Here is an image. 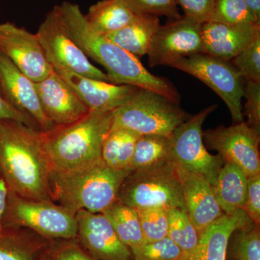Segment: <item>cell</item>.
<instances>
[{"label": "cell", "instance_id": "10", "mask_svg": "<svg viewBox=\"0 0 260 260\" xmlns=\"http://www.w3.org/2000/svg\"><path fill=\"white\" fill-rule=\"evenodd\" d=\"M218 105L210 106L191 116L174 130L172 138V160L176 165L200 174L214 185L223 159L210 154L203 139V124Z\"/></svg>", "mask_w": 260, "mask_h": 260}, {"label": "cell", "instance_id": "13", "mask_svg": "<svg viewBox=\"0 0 260 260\" xmlns=\"http://www.w3.org/2000/svg\"><path fill=\"white\" fill-rule=\"evenodd\" d=\"M0 51L34 83L54 71L37 34L9 22L0 24Z\"/></svg>", "mask_w": 260, "mask_h": 260}, {"label": "cell", "instance_id": "26", "mask_svg": "<svg viewBox=\"0 0 260 260\" xmlns=\"http://www.w3.org/2000/svg\"><path fill=\"white\" fill-rule=\"evenodd\" d=\"M140 136L129 129H111L103 143V161L116 170L130 169V162Z\"/></svg>", "mask_w": 260, "mask_h": 260}, {"label": "cell", "instance_id": "37", "mask_svg": "<svg viewBox=\"0 0 260 260\" xmlns=\"http://www.w3.org/2000/svg\"><path fill=\"white\" fill-rule=\"evenodd\" d=\"M243 210L256 225L259 226L260 174L248 178L247 196Z\"/></svg>", "mask_w": 260, "mask_h": 260}, {"label": "cell", "instance_id": "5", "mask_svg": "<svg viewBox=\"0 0 260 260\" xmlns=\"http://www.w3.org/2000/svg\"><path fill=\"white\" fill-rule=\"evenodd\" d=\"M191 116L169 98L140 88L131 100L112 111L111 129L122 128L140 135L171 137Z\"/></svg>", "mask_w": 260, "mask_h": 260}, {"label": "cell", "instance_id": "15", "mask_svg": "<svg viewBox=\"0 0 260 260\" xmlns=\"http://www.w3.org/2000/svg\"><path fill=\"white\" fill-rule=\"evenodd\" d=\"M78 237L82 246L98 260H134L131 250L121 242L103 213L81 210L75 214Z\"/></svg>", "mask_w": 260, "mask_h": 260}, {"label": "cell", "instance_id": "40", "mask_svg": "<svg viewBox=\"0 0 260 260\" xmlns=\"http://www.w3.org/2000/svg\"><path fill=\"white\" fill-rule=\"evenodd\" d=\"M8 188L6 183L0 174V225L3 215L6 209L7 202L8 198Z\"/></svg>", "mask_w": 260, "mask_h": 260}, {"label": "cell", "instance_id": "42", "mask_svg": "<svg viewBox=\"0 0 260 260\" xmlns=\"http://www.w3.org/2000/svg\"><path fill=\"white\" fill-rule=\"evenodd\" d=\"M178 260H189L188 259L187 255L186 254H184V255L182 256V257L180 258V259Z\"/></svg>", "mask_w": 260, "mask_h": 260}, {"label": "cell", "instance_id": "11", "mask_svg": "<svg viewBox=\"0 0 260 260\" xmlns=\"http://www.w3.org/2000/svg\"><path fill=\"white\" fill-rule=\"evenodd\" d=\"M259 133L245 121L203 132L204 144L224 161L240 168L247 178L260 174Z\"/></svg>", "mask_w": 260, "mask_h": 260}, {"label": "cell", "instance_id": "36", "mask_svg": "<svg viewBox=\"0 0 260 260\" xmlns=\"http://www.w3.org/2000/svg\"><path fill=\"white\" fill-rule=\"evenodd\" d=\"M176 3L184 10V15L201 24L209 21L213 13L214 0H176Z\"/></svg>", "mask_w": 260, "mask_h": 260}, {"label": "cell", "instance_id": "23", "mask_svg": "<svg viewBox=\"0 0 260 260\" xmlns=\"http://www.w3.org/2000/svg\"><path fill=\"white\" fill-rule=\"evenodd\" d=\"M38 235L22 228L0 226V260H41L48 244Z\"/></svg>", "mask_w": 260, "mask_h": 260}, {"label": "cell", "instance_id": "9", "mask_svg": "<svg viewBox=\"0 0 260 260\" xmlns=\"http://www.w3.org/2000/svg\"><path fill=\"white\" fill-rule=\"evenodd\" d=\"M169 66L192 75L218 94L229 108L234 124L244 121V80L229 60L209 54H196L175 59Z\"/></svg>", "mask_w": 260, "mask_h": 260}, {"label": "cell", "instance_id": "2", "mask_svg": "<svg viewBox=\"0 0 260 260\" xmlns=\"http://www.w3.org/2000/svg\"><path fill=\"white\" fill-rule=\"evenodd\" d=\"M59 7L75 42L85 55L105 68L109 83L151 90L180 103V95L170 80L152 74L140 59L94 32L78 5L64 2Z\"/></svg>", "mask_w": 260, "mask_h": 260}, {"label": "cell", "instance_id": "12", "mask_svg": "<svg viewBox=\"0 0 260 260\" xmlns=\"http://www.w3.org/2000/svg\"><path fill=\"white\" fill-rule=\"evenodd\" d=\"M202 25L194 19L183 15L160 25L147 54L149 66H169L179 58L204 54Z\"/></svg>", "mask_w": 260, "mask_h": 260}, {"label": "cell", "instance_id": "1", "mask_svg": "<svg viewBox=\"0 0 260 260\" xmlns=\"http://www.w3.org/2000/svg\"><path fill=\"white\" fill-rule=\"evenodd\" d=\"M51 172L41 131L14 119H0V174L8 190L24 199L53 202Z\"/></svg>", "mask_w": 260, "mask_h": 260}, {"label": "cell", "instance_id": "34", "mask_svg": "<svg viewBox=\"0 0 260 260\" xmlns=\"http://www.w3.org/2000/svg\"><path fill=\"white\" fill-rule=\"evenodd\" d=\"M136 14H148L167 17L177 20L182 15L179 13L176 0H124Z\"/></svg>", "mask_w": 260, "mask_h": 260}, {"label": "cell", "instance_id": "22", "mask_svg": "<svg viewBox=\"0 0 260 260\" xmlns=\"http://www.w3.org/2000/svg\"><path fill=\"white\" fill-rule=\"evenodd\" d=\"M213 188L224 213L231 215L243 210L247 196L248 178L240 168L232 162H224Z\"/></svg>", "mask_w": 260, "mask_h": 260}, {"label": "cell", "instance_id": "20", "mask_svg": "<svg viewBox=\"0 0 260 260\" xmlns=\"http://www.w3.org/2000/svg\"><path fill=\"white\" fill-rule=\"evenodd\" d=\"M250 220L243 210L231 215L223 214L200 235L198 247L192 254H188L189 260H226L232 234Z\"/></svg>", "mask_w": 260, "mask_h": 260}, {"label": "cell", "instance_id": "14", "mask_svg": "<svg viewBox=\"0 0 260 260\" xmlns=\"http://www.w3.org/2000/svg\"><path fill=\"white\" fill-rule=\"evenodd\" d=\"M0 95L15 110L28 116L42 132L54 126L43 112L35 83L0 51Z\"/></svg>", "mask_w": 260, "mask_h": 260}, {"label": "cell", "instance_id": "7", "mask_svg": "<svg viewBox=\"0 0 260 260\" xmlns=\"http://www.w3.org/2000/svg\"><path fill=\"white\" fill-rule=\"evenodd\" d=\"M2 227L27 228L45 239L72 240L78 237L75 214L51 201H32L8 191Z\"/></svg>", "mask_w": 260, "mask_h": 260}, {"label": "cell", "instance_id": "24", "mask_svg": "<svg viewBox=\"0 0 260 260\" xmlns=\"http://www.w3.org/2000/svg\"><path fill=\"white\" fill-rule=\"evenodd\" d=\"M137 15L124 0H102L89 8L85 18L94 32L104 37L124 28Z\"/></svg>", "mask_w": 260, "mask_h": 260}, {"label": "cell", "instance_id": "31", "mask_svg": "<svg viewBox=\"0 0 260 260\" xmlns=\"http://www.w3.org/2000/svg\"><path fill=\"white\" fill-rule=\"evenodd\" d=\"M232 255L237 260H260L259 226L250 220L236 231Z\"/></svg>", "mask_w": 260, "mask_h": 260}, {"label": "cell", "instance_id": "16", "mask_svg": "<svg viewBox=\"0 0 260 260\" xmlns=\"http://www.w3.org/2000/svg\"><path fill=\"white\" fill-rule=\"evenodd\" d=\"M35 88L43 112L55 126L72 124L90 112L74 89L54 70L35 83Z\"/></svg>", "mask_w": 260, "mask_h": 260}, {"label": "cell", "instance_id": "38", "mask_svg": "<svg viewBox=\"0 0 260 260\" xmlns=\"http://www.w3.org/2000/svg\"><path fill=\"white\" fill-rule=\"evenodd\" d=\"M52 260H98L79 244L65 242L51 250Z\"/></svg>", "mask_w": 260, "mask_h": 260}, {"label": "cell", "instance_id": "25", "mask_svg": "<svg viewBox=\"0 0 260 260\" xmlns=\"http://www.w3.org/2000/svg\"><path fill=\"white\" fill-rule=\"evenodd\" d=\"M109 220L118 237L131 250L136 251L145 241L138 211L116 200L102 213Z\"/></svg>", "mask_w": 260, "mask_h": 260}, {"label": "cell", "instance_id": "39", "mask_svg": "<svg viewBox=\"0 0 260 260\" xmlns=\"http://www.w3.org/2000/svg\"><path fill=\"white\" fill-rule=\"evenodd\" d=\"M0 119H14L38 130V126L34 121H32L28 116L24 115L10 107L1 95H0Z\"/></svg>", "mask_w": 260, "mask_h": 260}, {"label": "cell", "instance_id": "19", "mask_svg": "<svg viewBox=\"0 0 260 260\" xmlns=\"http://www.w3.org/2000/svg\"><path fill=\"white\" fill-rule=\"evenodd\" d=\"M260 25L206 22L202 25L204 54L230 60L249 44Z\"/></svg>", "mask_w": 260, "mask_h": 260}, {"label": "cell", "instance_id": "3", "mask_svg": "<svg viewBox=\"0 0 260 260\" xmlns=\"http://www.w3.org/2000/svg\"><path fill=\"white\" fill-rule=\"evenodd\" d=\"M112 124V112H89L67 125L41 131L52 170L71 172L102 160L103 143Z\"/></svg>", "mask_w": 260, "mask_h": 260}, {"label": "cell", "instance_id": "17", "mask_svg": "<svg viewBox=\"0 0 260 260\" xmlns=\"http://www.w3.org/2000/svg\"><path fill=\"white\" fill-rule=\"evenodd\" d=\"M56 73L74 89L90 112H112L131 100L140 89L133 85H115L92 79L70 72Z\"/></svg>", "mask_w": 260, "mask_h": 260}, {"label": "cell", "instance_id": "32", "mask_svg": "<svg viewBox=\"0 0 260 260\" xmlns=\"http://www.w3.org/2000/svg\"><path fill=\"white\" fill-rule=\"evenodd\" d=\"M145 242H153L167 237L168 212L162 207L136 209Z\"/></svg>", "mask_w": 260, "mask_h": 260}, {"label": "cell", "instance_id": "30", "mask_svg": "<svg viewBox=\"0 0 260 260\" xmlns=\"http://www.w3.org/2000/svg\"><path fill=\"white\" fill-rule=\"evenodd\" d=\"M232 59V64L243 80L260 83V30L249 44Z\"/></svg>", "mask_w": 260, "mask_h": 260}, {"label": "cell", "instance_id": "27", "mask_svg": "<svg viewBox=\"0 0 260 260\" xmlns=\"http://www.w3.org/2000/svg\"><path fill=\"white\" fill-rule=\"evenodd\" d=\"M169 160H172L171 137L140 135L135 145L129 169L131 170L145 169Z\"/></svg>", "mask_w": 260, "mask_h": 260}, {"label": "cell", "instance_id": "33", "mask_svg": "<svg viewBox=\"0 0 260 260\" xmlns=\"http://www.w3.org/2000/svg\"><path fill=\"white\" fill-rule=\"evenodd\" d=\"M133 255L134 260H178L184 253L170 238L166 237L153 242H145Z\"/></svg>", "mask_w": 260, "mask_h": 260}, {"label": "cell", "instance_id": "8", "mask_svg": "<svg viewBox=\"0 0 260 260\" xmlns=\"http://www.w3.org/2000/svg\"><path fill=\"white\" fill-rule=\"evenodd\" d=\"M37 35L54 71L70 72L109 83L107 74L90 62L88 56L75 42L59 5L48 13Z\"/></svg>", "mask_w": 260, "mask_h": 260}, {"label": "cell", "instance_id": "41", "mask_svg": "<svg viewBox=\"0 0 260 260\" xmlns=\"http://www.w3.org/2000/svg\"><path fill=\"white\" fill-rule=\"evenodd\" d=\"M249 10L260 22V0H244Z\"/></svg>", "mask_w": 260, "mask_h": 260}, {"label": "cell", "instance_id": "4", "mask_svg": "<svg viewBox=\"0 0 260 260\" xmlns=\"http://www.w3.org/2000/svg\"><path fill=\"white\" fill-rule=\"evenodd\" d=\"M132 171L116 170L103 160L71 172L52 170L51 200L75 215L81 210L102 213L117 200L121 184Z\"/></svg>", "mask_w": 260, "mask_h": 260}, {"label": "cell", "instance_id": "35", "mask_svg": "<svg viewBox=\"0 0 260 260\" xmlns=\"http://www.w3.org/2000/svg\"><path fill=\"white\" fill-rule=\"evenodd\" d=\"M244 96L246 102L243 116H247V124L260 133V83L246 82Z\"/></svg>", "mask_w": 260, "mask_h": 260}, {"label": "cell", "instance_id": "29", "mask_svg": "<svg viewBox=\"0 0 260 260\" xmlns=\"http://www.w3.org/2000/svg\"><path fill=\"white\" fill-rule=\"evenodd\" d=\"M209 21L226 24L254 23L260 25L244 0H214ZM208 21V22H209Z\"/></svg>", "mask_w": 260, "mask_h": 260}, {"label": "cell", "instance_id": "28", "mask_svg": "<svg viewBox=\"0 0 260 260\" xmlns=\"http://www.w3.org/2000/svg\"><path fill=\"white\" fill-rule=\"evenodd\" d=\"M167 237L186 254L194 252L200 238L187 212L181 208H172L168 212Z\"/></svg>", "mask_w": 260, "mask_h": 260}, {"label": "cell", "instance_id": "21", "mask_svg": "<svg viewBox=\"0 0 260 260\" xmlns=\"http://www.w3.org/2000/svg\"><path fill=\"white\" fill-rule=\"evenodd\" d=\"M160 26V19L157 15L138 14L124 28L104 37L140 59L148 54L154 36Z\"/></svg>", "mask_w": 260, "mask_h": 260}, {"label": "cell", "instance_id": "18", "mask_svg": "<svg viewBox=\"0 0 260 260\" xmlns=\"http://www.w3.org/2000/svg\"><path fill=\"white\" fill-rule=\"evenodd\" d=\"M176 169L186 212L200 236L210 224L223 215V211L215 198L213 186L203 176L177 165Z\"/></svg>", "mask_w": 260, "mask_h": 260}, {"label": "cell", "instance_id": "6", "mask_svg": "<svg viewBox=\"0 0 260 260\" xmlns=\"http://www.w3.org/2000/svg\"><path fill=\"white\" fill-rule=\"evenodd\" d=\"M117 200L135 209L162 207L186 211L180 180L172 160L132 171L121 184Z\"/></svg>", "mask_w": 260, "mask_h": 260}]
</instances>
